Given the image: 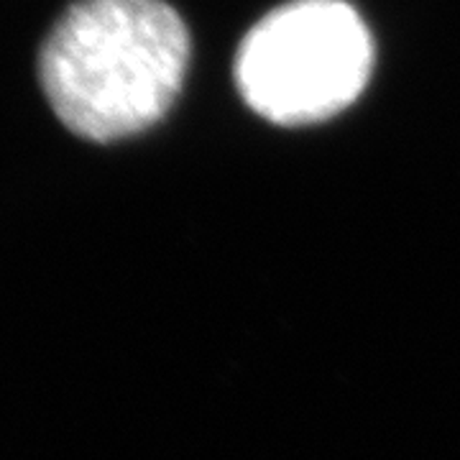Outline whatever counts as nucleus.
I'll use <instances>...</instances> for the list:
<instances>
[{
	"label": "nucleus",
	"instance_id": "nucleus-1",
	"mask_svg": "<svg viewBox=\"0 0 460 460\" xmlns=\"http://www.w3.org/2000/svg\"><path fill=\"white\" fill-rule=\"evenodd\" d=\"M190 66V31L166 0H75L39 44L36 75L66 131L95 144L159 123Z\"/></svg>",
	"mask_w": 460,
	"mask_h": 460
},
{
	"label": "nucleus",
	"instance_id": "nucleus-2",
	"mask_svg": "<svg viewBox=\"0 0 460 460\" xmlns=\"http://www.w3.org/2000/svg\"><path fill=\"white\" fill-rule=\"evenodd\" d=\"M374 69V39L345 0H289L243 36L235 84L271 123L332 118L361 95Z\"/></svg>",
	"mask_w": 460,
	"mask_h": 460
}]
</instances>
